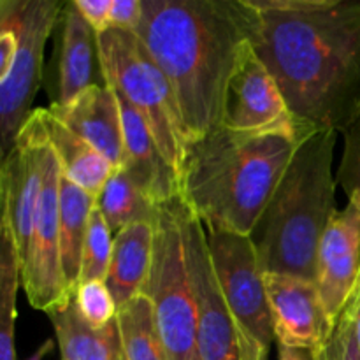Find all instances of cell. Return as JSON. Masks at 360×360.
I'll return each instance as SVG.
<instances>
[{"label":"cell","instance_id":"cell-1","mask_svg":"<svg viewBox=\"0 0 360 360\" xmlns=\"http://www.w3.org/2000/svg\"><path fill=\"white\" fill-rule=\"evenodd\" d=\"M252 44L309 130L345 129L360 112V0H248Z\"/></svg>","mask_w":360,"mask_h":360},{"label":"cell","instance_id":"cell-2","mask_svg":"<svg viewBox=\"0 0 360 360\" xmlns=\"http://www.w3.org/2000/svg\"><path fill=\"white\" fill-rule=\"evenodd\" d=\"M253 28L248 0H143L136 34L171 81L188 143L220 127L227 83Z\"/></svg>","mask_w":360,"mask_h":360},{"label":"cell","instance_id":"cell-3","mask_svg":"<svg viewBox=\"0 0 360 360\" xmlns=\"http://www.w3.org/2000/svg\"><path fill=\"white\" fill-rule=\"evenodd\" d=\"M313 130L217 127L186 144L179 195L206 229L252 236L301 141Z\"/></svg>","mask_w":360,"mask_h":360},{"label":"cell","instance_id":"cell-4","mask_svg":"<svg viewBox=\"0 0 360 360\" xmlns=\"http://www.w3.org/2000/svg\"><path fill=\"white\" fill-rule=\"evenodd\" d=\"M334 130H313L295 150L252 239L264 274L315 281L319 246L336 214Z\"/></svg>","mask_w":360,"mask_h":360},{"label":"cell","instance_id":"cell-5","mask_svg":"<svg viewBox=\"0 0 360 360\" xmlns=\"http://www.w3.org/2000/svg\"><path fill=\"white\" fill-rule=\"evenodd\" d=\"M98 55L105 83L118 90L144 120L179 179L188 134L171 81L132 30L108 28L98 34Z\"/></svg>","mask_w":360,"mask_h":360},{"label":"cell","instance_id":"cell-6","mask_svg":"<svg viewBox=\"0 0 360 360\" xmlns=\"http://www.w3.org/2000/svg\"><path fill=\"white\" fill-rule=\"evenodd\" d=\"M181 195L158 207L155 252L143 294L153 306L155 326L167 360H200L197 350V306L183 239Z\"/></svg>","mask_w":360,"mask_h":360},{"label":"cell","instance_id":"cell-7","mask_svg":"<svg viewBox=\"0 0 360 360\" xmlns=\"http://www.w3.org/2000/svg\"><path fill=\"white\" fill-rule=\"evenodd\" d=\"M211 262L236 329L243 360H267L274 334L266 280L252 236L206 229Z\"/></svg>","mask_w":360,"mask_h":360},{"label":"cell","instance_id":"cell-8","mask_svg":"<svg viewBox=\"0 0 360 360\" xmlns=\"http://www.w3.org/2000/svg\"><path fill=\"white\" fill-rule=\"evenodd\" d=\"M65 2L21 0L16 55L11 69L0 79V144L6 157L32 115L44 62V48Z\"/></svg>","mask_w":360,"mask_h":360},{"label":"cell","instance_id":"cell-9","mask_svg":"<svg viewBox=\"0 0 360 360\" xmlns=\"http://www.w3.org/2000/svg\"><path fill=\"white\" fill-rule=\"evenodd\" d=\"M60 179L58 158L49 146L32 238L21 264V287L28 302L46 315L65 308L74 297L67 288L60 257Z\"/></svg>","mask_w":360,"mask_h":360},{"label":"cell","instance_id":"cell-10","mask_svg":"<svg viewBox=\"0 0 360 360\" xmlns=\"http://www.w3.org/2000/svg\"><path fill=\"white\" fill-rule=\"evenodd\" d=\"M183 239L190 283L197 306L199 359L243 360L238 329L225 304L211 262L206 227L186 206L183 210Z\"/></svg>","mask_w":360,"mask_h":360},{"label":"cell","instance_id":"cell-11","mask_svg":"<svg viewBox=\"0 0 360 360\" xmlns=\"http://www.w3.org/2000/svg\"><path fill=\"white\" fill-rule=\"evenodd\" d=\"M49 143L42 123V108L34 109L16 137L13 150L4 157L0 174L2 224L13 232L20 262L23 264L41 199L46 155Z\"/></svg>","mask_w":360,"mask_h":360},{"label":"cell","instance_id":"cell-12","mask_svg":"<svg viewBox=\"0 0 360 360\" xmlns=\"http://www.w3.org/2000/svg\"><path fill=\"white\" fill-rule=\"evenodd\" d=\"M220 125L236 132L304 129L294 120L280 84L252 41L243 46L227 83Z\"/></svg>","mask_w":360,"mask_h":360},{"label":"cell","instance_id":"cell-13","mask_svg":"<svg viewBox=\"0 0 360 360\" xmlns=\"http://www.w3.org/2000/svg\"><path fill=\"white\" fill-rule=\"evenodd\" d=\"M264 280L276 343L319 350L329 340L336 322L327 313L315 281L276 273H266Z\"/></svg>","mask_w":360,"mask_h":360},{"label":"cell","instance_id":"cell-14","mask_svg":"<svg viewBox=\"0 0 360 360\" xmlns=\"http://www.w3.org/2000/svg\"><path fill=\"white\" fill-rule=\"evenodd\" d=\"M360 274V206L348 200L330 220L319 246L316 278L327 313L336 322L354 295Z\"/></svg>","mask_w":360,"mask_h":360},{"label":"cell","instance_id":"cell-15","mask_svg":"<svg viewBox=\"0 0 360 360\" xmlns=\"http://www.w3.org/2000/svg\"><path fill=\"white\" fill-rule=\"evenodd\" d=\"M48 109L67 129L104 155L112 167L125 164L122 112L111 84H91L69 104L53 102Z\"/></svg>","mask_w":360,"mask_h":360},{"label":"cell","instance_id":"cell-16","mask_svg":"<svg viewBox=\"0 0 360 360\" xmlns=\"http://www.w3.org/2000/svg\"><path fill=\"white\" fill-rule=\"evenodd\" d=\"M115 94L122 112L125 148V164L122 167L127 169L130 178L150 197L151 202L157 206L171 202L172 199L179 197V179L174 169L158 150L144 120L118 90H115Z\"/></svg>","mask_w":360,"mask_h":360},{"label":"cell","instance_id":"cell-17","mask_svg":"<svg viewBox=\"0 0 360 360\" xmlns=\"http://www.w3.org/2000/svg\"><path fill=\"white\" fill-rule=\"evenodd\" d=\"M62 37L58 51V94L55 104H69L91 84L105 81L98 55V34L77 11L76 4L65 2L60 16Z\"/></svg>","mask_w":360,"mask_h":360},{"label":"cell","instance_id":"cell-18","mask_svg":"<svg viewBox=\"0 0 360 360\" xmlns=\"http://www.w3.org/2000/svg\"><path fill=\"white\" fill-rule=\"evenodd\" d=\"M155 252V224L137 221L115 234L108 283L118 309L143 294Z\"/></svg>","mask_w":360,"mask_h":360},{"label":"cell","instance_id":"cell-19","mask_svg":"<svg viewBox=\"0 0 360 360\" xmlns=\"http://www.w3.org/2000/svg\"><path fill=\"white\" fill-rule=\"evenodd\" d=\"M42 123L49 146L58 158L63 178L97 199L115 171L111 162L58 122L49 109H42Z\"/></svg>","mask_w":360,"mask_h":360},{"label":"cell","instance_id":"cell-20","mask_svg":"<svg viewBox=\"0 0 360 360\" xmlns=\"http://www.w3.org/2000/svg\"><path fill=\"white\" fill-rule=\"evenodd\" d=\"M55 329L62 360H120L123 355L118 320L95 329L81 316L76 301L48 313Z\"/></svg>","mask_w":360,"mask_h":360},{"label":"cell","instance_id":"cell-21","mask_svg":"<svg viewBox=\"0 0 360 360\" xmlns=\"http://www.w3.org/2000/svg\"><path fill=\"white\" fill-rule=\"evenodd\" d=\"M95 197L62 176L60 179V257L67 288L76 294L81 283L83 250Z\"/></svg>","mask_w":360,"mask_h":360},{"label":"cell","instance_id":"cell-22","mask_svg":"<svg viewBox=\"0 0 360 360\" xmlns=\"http://www.w3.org/2000/svg\"><path fill=\"white\" fill-rule=\"evenodd\" d=\"M95 206L104 214L112 234L137 221H157L158 207L136 185L125 167H116L102 192L95 199Z\"/></svg>","mask_w":360,"mask_h":360},{"label":"cell","instance_id":"cell-23","mask_svg":"<svg viewBox=\"0 0 360 360\" xmlns=\"http://www.w3.org/2000/svg\"><path fill=\"white\" fill-rule=\"evenodd\" d=\"M116 320L127 360H167L155 326L153 306L146 295L141 294L123 304Z\"/></svg>","mask_w":360,"mask_h":360},{"label":"cell","instance_id":"cell-24","mask_svg":"<svg viewBox=\"0 0 360 360\" xmlns=\"http://www.w3.org/2000/svg\"><path fill=\"white\" fill-rule=\"evenodd\" d=\"M0 360H16L14 326H16V297L21 287V262L14 245L13 232L0 221Z\"/></svg>","mask_w":360,"mask_h":360},{"label":"cell","instance_id":"cell-25","mask_svg":"<svg viewBox=\"0 0 360 360\" xmlns=\"http://www.w3.org/2000/svg\"><path fill=\"white\" fill-rule=\"evenodd\" d=\"M112 243H115V236H112L111 227L105 221L104 214L95 206V210L91 211L90 224H88L86 241H84L81 281H105L112 257Z\"/></svg>","mask_w":360,"mask_h":360},{"label":"cell","instance_id":"cell-26","mask_svg":"<svg viewBox=\"0 0 360 360\" xmlns=\"http://www.w3.org/2000/svg\"><path fill=\"white\" fill-rule=\"evenodd\" d=\"M74 301L81 316L95 329L109 326L118 316V304L108 283L102 280L81 281L74 294Z\"/></svg>","mask_w":360,"mask_h":360},{"label":"cell","instance_id":"cell-27","mask_svg":"<svg viewBox=\"0 0 360 360\" xmlns=\"http://www.w3.org/2000/svg\"><path fill=\"white\" fill-rule=\"evenodd\" d=\"M315 355L316 360H360V345L352 299L343 313L338 316L329 340L315 350Z\"/></svg>","mask_w":360,"mask_h":360},{"label":"cell","instance_id":"cell-28","mask_svg":"<svg viewBox=\"0 0 360 360\" xmlns=\"http://www.w3.org/2000/svg\"><path fill=\"white\" fill-rule=\"evenodd\" d=\"M343 139V155L336 179L347 193L348 200H354L360 206V112L345 129Z\"/></svg>","mask_w":360,"mask_h":360},{"label":"cell","instance_id":"cell-29","mask_svg":"<svg viewBox=\"0 0 360 360\" xmlns=\"http://www.w3.org/2000/svg\"><path fill=\"white\" fill-rule=\"evenodd\" d=\"M143 20V0H112L111 27L136 32Z\"/></svg>","mask_w":360,"mask_h":360},{"label":"cell","instance_id":"cell-30","mask_svg":"<svg viewBox=\"0 0 360 360\" xmlns=\"http://www.w3.org/2000/svg\"><path fill=\"white\" fill-rule=\"evenodd\" d=\"M74 4L97 34H102L111 27L109 20L112 0H74Z\"/></svg>","mask_w":360,"mask_h":360},{"label":"cell","instance_id":"cell-31","mask_svg":"<svg viewBox=\"0 0 360 360\" xmlns=\"http://www.w3.org/2000/svg\"><path fill=\"white\" fill-rule=\"evenodd\" d=\"M278 360H316L315 350L306 348H292L278 345Z\"/></svg>","mask_w":360,"mask_h":360},{"label":"cell","instance_id":"cell-32","mask_svg":"<svg viewBox=\"0 0 360 360\" xmlns=\"http://www.w3.org/2000/svg\"><path fill=\"white\" fill-rule=\"evenodd\" d=\"M352 302H354V311H355V326H357V338H359V345H360V274H359L357 287H355V292H354V295H352Z\"/></svg>","mask_w":360,"mask_h":360},{"label":"cell","instance_id":"cell-33","mask_svg":"<svg viewBox=\"0 0 360 360\" xmlns=\"http://www.w3.org/2000/svg\"><path fill=\"white\" fill-rule=\"evenodd\" d=\"M51 350H53V341H46V343L42 345V347H39V350L35 352V354L28 360H42Z\"/></svg>","mask_w":360,"mask_h":360},{"label":"cell","instance_id":"cell-34","mask_svg":"<svg viewBox=\"0 0 360 360\" xmlns=\"http://www.w3.org/2000/svg\"><path fill=\"white\" fill-rule=\"evenodd\" d=\"M120 360H127V357H125V354L122 355V357H120Z\"/></svg>","mask_w":360,"mask_h":360}]
</instances>
